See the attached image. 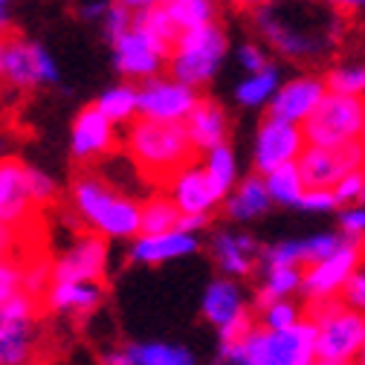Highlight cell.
<instances>
[{"label": "cell", "mask_w": 365, "mask_h": 365, "mask_svg": "<svg viewBox=\"0 0 365 365\" xmlns=\"http://www.w3.org/2000/svg\"><path fill=\"white\" fill-rule=\"evenodd\" d=\"M261 41L287 61L328 58L342 41V15L316 0H276L252 12Z\"/></svg>", "instance_id": "cell-1"}, {"label": "cell", "mask_w": 365, "mask_h": 365, "mask_svg": "<svg viewBox=\"0 0 365 365\" xmlns=\"http://www.w3.org/2000/svg\"><path fill=\"white\" fill-rule=\"evenodd\" d=\"M125 148L140 177L154 186H171L182 171L195 168L197 163V148L192 145L182 122H154L136 116L128 122Z\"/></svg>", "instance_id": "cell-2"}, {"label": "cell", "mask_w": 365, "mask_h": 365, "mask_svg": "<svg viewBox=\"0 0 365 365\" xmlns=\"http://www.w3.org/2000/svg\"><path fill=\"white\" fill-rule=\"evenodd\" d=\"M73 206L76 212L93 223L102 235L128 238L140 232V206L122 197L113 186L96 174H81L73 186Z\"/></svg>", "instance_id": "cell-3"}, {"label": "cell", "mask_w": 365, "mask_h": 365, "mask_svg": "<svg viewBox=\"0 0 365 365\" xmlns=\"http://www.w3.org/2000/svg\"><path fill=\"white\" fill-rule=\"evenodd\" d=\"M226 53H230V38L217 24H209L174 38L165 64L171 70V78L189 87H203L215 78V73L226 61Z\"/></svg>", "instance_id": "cell-4"}, {"label": "cell", "mask_w": 365, "mask_h": 365, "mask_svg": "<svg viewBox=\"0 0 365 365\" xmlns=\"http://www.w3.org/2000/svg\"><path fill=\"white\" fill-rule=\"evenodd\" d=\"M304 145L339 148L348 143H362L365 136V99L325 93L313 113L299 125Z\"/></svg>", "instance_id": "cell-5"}, {"label": "cell", "mask_w": 365, "mask_h": 365, "mask_svg": "<svg viewBox=\"0 0 365 365\" xmlns=\"http://www.w3.org/2000/svg\"><path fill=\"white\" fill-rule=\"evenodd\" d=\"M313 339H316V328L307 322H296L287 331L255 328L226 356L241 365H310Z\"/></svg>", "instance_id": "cell-6"}, {"label": "cell", "mask_w": 365, "mask_h": 365, "mask_svg": "<svg viewBox=\"0 0 365 365\" xmlns=\"http://www.w3.org/2000/svg\"><path fill=\"white\" fill-rule=\"evenodd\" d=\"M58 78V64L41 41L15 32L0 38V87L35 90L43 84H56Z\"/></svg>", "instance_id": "cell-7"}, {"label": "cell", "mask_w": 365, "mask_h": 365, "mask_svg": "<svg viewBox=\"0 0 365 365\" xmlns=\"http://www.w3.org/2000/svg\"><path fill=\"white\" fill-rule=\"evenodd\" d=\"M110 47L116 73L130 84L160 76V70L168 61V43L140 15H133V24L110 41Z\"/></svg>", "instance_id": "cell-8"}, {"label": "cell", "mask_w": 365, "mask_h": 365, "mask_svg": "<svg viewBox=\"0 0 365 365\" xmlns=\"http://www.w3.org/2000/svg\"><path fill=\"white\" fill-rule=\"evenodd\" d=\"M296 168L302 186H307L310 192H328L342 177L365 168V143H348L339 148L304 145V151L296 160Z\"/></svg>", "instance_id": "cell-9"}, {"label": "cell", "mask_w": 365, "mask_h": 365, "mask_svg": "<svg viewBox=\"0 0 365 365\" xmlns=\"http://www.w3.org/2000/svg\"><path fill=\"white\" fill-rule=\"evenodd\" d=\"M197 99L195 87L171 76H154L136 84V116L154 122H186Z\"/></svg>", "instance_id": "cell-10"}, {"label": "cell", "mask_w": 365, "mask_h": 365, "mask_svg": "<svg viewBox=\"0 0 365 365\" xmlns=\"http://www.w3.org/2000/svg\"><path fill=\"white\" fill-rule=\"evenodd\" d=\"M313 328V356H319L322 362H351L365 342V313L339 304Z\"/></svg>", "instance_id": "cell-11"}, {"label": "cell", "mask_w": 365, "mask_h": 365, "mask_svg": "<svg viewBox=\"0 0 365 365\" xmlns=\"http://www.w3.org/2000/svg\"><path fill=\"white\" fill-rule=\"evenodd\" d=\"M217 0H165V4L154 12H145L140 18H145V24L168 43L180 35H186L192 29H200V26H209V24H217Z\"/></svg>", "instance_id": "cell-12"}, {"label": "cell", "mask_w": 365, "mask_h": 365, "mask_svg": "<svg viewBox=\"0 0 365 365\" xmlns=\"http://www.w3.org/2000/svg\"><path fill=\"white\" fill-rule=\"evenodd\" d=\"M26 171L29 165H24L15 157L0 160V223H6L21 232L32 230L35 212H38L26 189Z\"/></svg>", "instance_id": "cell-13"}, {"label": "cell", "mask_w": 365, "mask_h": 365, "mask_svg": "<svg viewBox=\"0 0 365 365\" xmlns=\"http://www.w3.org/2000/svg\"><path fill=\"white\" fill-rule=\"evenodd\" d=\"M304 151V136L302 128L276 116H264L258 128V140H255V168L269 174L272 168L296 163L299 154Z\"/></svg>", "instance_id": "cell-14"}, {"label": "cell", "mask_w": 365, "mask_h": 365, "mask_svg": "<svg viewBox=\"0 0 365 365\" xmlns=\"http://www.w3.org/2000/svg\"><path fill=\"white\" fill-rule=\"evenodd\" d=\"M105 241L93 232H84L53 267L50 279L53 282H99L105 284Z\"/></svg>", "instance_id": "cell-15"}, {"label": "cell", "mask_w": 365, "mask_h": 365, "mask_svg": "<svg viewBox=\"0 0 365 365\" xmlns=\"http://www.w3.org/2000/svg\"><path fill=\"white\" fill-rule=\"evenodd\" d=\"M328 93L325 78L319 76H296L284 84H279V90L272 93L269 105H267V116H276L293 125H302L313 108L322 102V96Z\"/></svg>", "instance_id": "cell-16"}, {"label": "cell", "mask_w": 365, "mask_h": 365, "mask_svg": "<svg viewBox=\"0 0 365 365\" xmlns=\"http://www.w3.org/2000/svg\"><path fill=\"white\" fill-rule=\"evenodd\" d=\"M70 148H73V157L81 163L108 157L116 148V125L105 119L93 105L78 110L70 128Z\"/></svg>", "instance_id": "cell-17"}, {"label": "cell", "mask_w": 365, "mask_h": 365, "mask_svg": "<svg viewBox=\"0 0 365 365\" xmlns=\"http://www.w3.org/2000/svg\"><path fill=\"white\" fill-rule=\"evenodd\" d=\"M356 252H359V241H342L339 250H334L328 258L310 264L302 276L304 293L310 299H319V296H334L336 290H342L356 264Z\"/></svg>", "instance_id": "cell-18"}, {"label": "cell", "mask_w": 365, "mask_h": 365, "mask_svg": "<svg viewBox=\"0 0 365 365\" xmlns=\"http://www.w3.org/2000/svg\"><path fill=\"white\" fill-rule=\"evenodd\" d=\"M43 299H47V307L56 313H73V316L84 319L105 299V284H99V282H53V287L47 290Z\"/></svg>", "instance_id": "cell-19"}, {"label": "cell", "mask_w": 365, "mask_h": 365, "mask_svg": "<svg viewBox=\"0 0 365 365\" xmlns=\"http://www.w3.org/2000/svg\"><path fill=\"white\" fill-rule=\"evenodd\" d=\"M192 145L200 151H212L217 145H223L226 140V113L220 105H215L212 99H197V105L192 108V113L182 122Z\"/></svg>", "instance_id": "cell-20"}, {"label": "cell", "mask_w": 365, "mask_h": 365, "mask_svg": "<svg viewBox=\"0 0 365 365\" xmlns=\"http://www.w3.org/2000/svg\"><path fill=\"white\" fill-rule=\"evenodd\" d=\"M174 203L182 215H206V209L217 203V195L212 192L203 168L195 165L174 180Z\"/></svg>", "instance_id": "cell-21"}, {"label": "cell", "mask_w": 365, "mask_h": 365, "mask_svg": "<svg viewBox=\"0 0 365 365\" xmlns=\"http://www.w3.org/2000/svg\"><path fill=\"white\" fill-rule=\"evenodd\" d=\"M35 316L12 319L0 331V365H26L35 356Z\"/></svg>", "instance_id": "cell-22"}, {"label": "cell", "mask_w": 365, "mask_h": 365, "mask_svg": "<svg viewBox=\"0 0 365 365\" xmlns=\"http://www.w3.org/2000/svg\"><path fill=\"white\" fill-rule=\"evenodd\" d=\"M197 250V241L186 232H168V235H154V238H143L136 241L130 250L133 261H145V264H157L165 258H177V255H189Z\"/></svg>", "instance_id": "cell-23"}, {"label": "cell", "mask_w": 365, "mask_h": 365, "mask_svg": "<svg viewBox=\"0 0 365 365\" xmlns=\"http://www.w3.org/2000/svg\"><path fill=\"white\" fill-rule=\"evenodd\" d=\"M279 84H282L279 67L267 64L264 70L247 73V76L238 81L235 99H238V105H244V108H264V105H269V99H272V93L279 90Z\"/></svg>", "instance_id": "cell-24"}, {"label": "cell", "mask_w": 365, "mask_h": 365, "mask_svg": "<svg viewBox=\"0 0 365 365\" xmlns=\"http://www.w3.org/2000/svg\"><path fill=\"white\" fill-rule=\"evenodd\" d=\"M215 258L226 272L247 276V272H252V261H255V241L247 235H217Z\"/></svg>", "instance_id": "cell-25"}, {"label": "cell", "mask_w": 365, "mask_h": 365, "mask_svg": "<svg viewBox=\"0 0 365 365\" xmlns=\"http://www.w3.org/2000/svg\"><path fill=\"white\" fill-rule=\"evenodd\" d=\"M93 108L113 125H128L130 119H136V84L122 81L116 87H108Z\"/></svg>", "instance_id": "cell-26"}, {"label": "cell", "mask_w": 365, "mask_h": 365, "mask_svg": "<svg viewBox=\"0 0 365 365\" xmlns=\"http://www.w3.org/2000/svg\"><path fill=\"white\" fill-rule=\"evenodd\" d=\"M180 209L174 200L168 197H151L143 209H140V232L145 238H154V235H168L177 230V220H180Z\"/></svg>", "instance_id": "cell-27"}, {"label": "cell", "mask_w": 365, "mask_h": 365, "mask_svg": "<svg viewBox=\"0 0 365 365\" xmlns=\"http://www.w3.org/2000/svg\"><path fill=\"white\" fill-rule=\"evenodd\" d=\"M302 284V267L296 264H269V276H267V287L258 296V307L267 310L276 299L287 296L290 290H296Z\"/></svg>", "instance_id": "cell-28"}, {"label": "cell", "mask_w": 365, "mask_h": 365, "mask_svg": "<svg viewBox=\"0 0 365 365\" xmlns=\"http://www.w3.org/2000/svg\"><path fill=\"white\" fill-rule=\"evenodd\" d=\"M238 307H241V299H238V290L230 282H215L209 287L206 299H203V313H206L209 322H215V325L230 322Z\"/></svg>", "instance_id": "cell-29"}, {"label": "cell", "mask_w": 365, "mask_h": 365, "mask_svg": "<svg viewBox=\"0 0 365 365\" xmlns=\"http://www.w3.org/2000/svg\"><path fill=\"white\" fill-rule=\"evenodd\" d=\"M267 195H272L276 200H282L287 206H299V200L304 195V186H302V177H299L296 163L279 165V168H272L267 174Z\"/></svg>", "instance_id": "cell-30"}, {"label": "cell", "mask_w": 365, "mask_h": 365, "mask_svg": "<svg viewBox=\"0 0 365 365\" xmlns=\"http://www.w3.org/2000/svg\"><path fill=\"white\" fill-rule=\"evenodd\" d=\"M203 171H206V180H209L212 192L217 195V200L226 197V192H230L232 180H235V157H232L230 145L223 143V145L212 148L209 151V163H206Z\"/></svg>", "instance_id": "cell-31"}, {"label": "cell", "mask_w": 365, "mask_h": 365, "mask_svg": "<svg viewBox=\"0 0 365 365\" xmlns=\"http://www.w3.org/2000/svg\"><path fill=\"white\" fill-rule=\"evenodd\" d=\"M269 203V195H267V186L258 180V177H250L244 180V186L238 189V195L230 200V215L238 217V220H250L255 215H261Z\"/></svg>", "instance_id": "cell-32"}, {"label": "cell", "mask_w": 365, "mask_h": 365, "mask_svg": "<svg viewBox=\"0 0 365 365\" xmlns=\"http://www.w3.org/2000/svg\"><path fill=\"white\" fill-rule=\"evenodd\" d=\"M328 93L365 99V64H336L325 78Z\"/></svg>", "instance_id": "cell-33"}, {"label": "cell", "mask_w": 365, "mask_h": 365, "mask_svg": "<svg viewBox=\"0 0 365 365\" xmlns=\"http://www.w3.org/2000/svg\"><path fill=\"white\" fill-rule=\"evenodd\" d=\"M133 365H195L192 354L171 345H133L128 351Z\"/></svg>", "instance_id": "cell-34"}, {"label": "cell", "mask_w": 365, "mask_h": 365, "mask_svg": "<svg viewBox=\"0 0 365 365\" xmlns=\"http://www.w3.org/2000/svg\"><path fill=\"white\" fill-rule=\"evenodd\" d=\"M342 302L348 307H359L365 313V238H359V252H356V264L351 269V276L342 287Z\"/></svg>", "instance_id": "cell-35"}, {"label": "cell", "mask_w": 365, "mask_h": 365, "mask_svg": "<svg viewBox=\"0 0 365 365\" xmlns=\"http://www.w3.org/2000/svg\"><path fill=\"white\" fill-rule=\"evenodd\" d=\"M220 328H223V354H230V351H235V348L255 331V319H252L250 307L241 304V307L235 310V316L230 319V322H223Z\"/></svg>", "instance_id": "cell-36"}, {"label": "cell", "mask_w": 365, "mask_h": 365, "mask_svg": "<svg viewBox=\"0 0 365 365\" xmlns=\"http://www.w3.org/2000/svg\"><path fill=\"white\" fill-rule=\"evenodd\" d=\"M24 264L26 261H18V258H0V304L21 293Z\"/></svg>", "instance_id": "cell-37"}, {"label": "cell", "mask_w": 365, "mask_h": 365, "mask_svg": "<svg viewBox=\"0 0 365 365\" xmlns=\"http://www.w3.org/2000/svg\"><path fill=\"white\" fill-rule=\"evenodd\" d=\"M26 189H29V197H32V203L38 209L56 200V182L47 174H41L38 168H29L26 171Z\"/></svg>", "instance_id": "cell-38"}, {"label": "cell", "mask_w": 365, "mask_h": 365, "mask_svg": "<svg viewBox=\"0 0 365 365\" xmlns=\"http://www.w3.org/2000/svg\"><path fill=\"white\" fill-rule=\"evenodd\" d=\"M299 322V316H296V307L284 304V302H272L267 310H264V319H261V328L267 331H287Z\"/></svg>", "instance_id": "cell-39"}, {"label": "cell", "mask_w": 365, "mask_h": 365, "mask_svg": "<svg viewBox=\"0 0 365 365\" xmlns=\"http://www.w3.org/2000/svg\"><path fill=\"white\" fill-rule=\"evenodd\" d=\"M99 24H102L105 38H108V41H113L116 35H122V32L133 24V15H130L128 9H122L119 4H110V6H108V12H105V18H102Z\"/></svg>", "instance_id": "cell-40"}, {"label": "cell", "mask_w": 365, "mask_h": 365, "mask_svg": "<svg viewBox=\"0 0 365 365\" xmlns=\"http://www.w3.org/2000/svg\"><path fill=\"white\" fill-rule=\"evenodd\" d=\"M238 64H241L244 73H258V70H264L269 64V58H267V50L261 47V43L247 41V43L238 47Z\"/></svg>", "instance_id": "cell-41"}, {"label": "cell", "mask_w": 365, "mask_h": 365, "mask_svg": "<svg viewBox=\"0 0 365 365\" xmlns=\"http://www.w3.org/2000/svg\"><path fill=\"white\" fill-rule=\"evenodd\" d=\"M362 186H365V171H354V174H348V177H342L339 182H336V189L331 192L334 195V200L339 203V200H359V195H362Z\"/></svg>", "instance_id": "cell-42"}, {"label": "cell", "mask_w": 365, "mask_h": 365, "mask_svg": "<svg viewBox=\"0 0 365 365\" xmlns=\"http://www.w3.org/2000/svg\"><path fill=\"white\" fill-rule=\"evenodd\" d=\"M21 241H24V232L21 230H12V226L0 223V258H15V250H18Z\"/></svg>", "instance_id": "cell-43"}, {"label": "cell", "mask_w": 365, "mask_h": 365, "mask_svg": "<svg viewBox=\"0 0 365 365\" xmlns=\"http://www.w3.org/2000/svg\"><path fill=\"white\" fill-rule=\"evenodd\" d=\"M339 15H365V0H316Z\"/></svg>", "instance_id": "cell-44"}, {"label": "cell", "mask_w": 365, "mask_h": 365, "mask_svg": "<svg viewBox=\"0 0 365 365\" xmlns=\"http://www.w3.org/2000/svg\"><path fill=\"white\" fill-rule=\"evenodd\" d=\"M108 6H110V0H84V4L78 6V15L84 18V21H102L105 18V12H108Z\"/></svg>", "instance_id": "cell-45"}, {"label": "cell", "mask_w": 365, "mask_h": 365, "mask_svg": "<svg viewBox=\"0 0 365 365\" xmlns=\"http://www.w3.org/2000/svg\"><path fill=\"white\" fill-rule=\"evenodd\" d=\"M334 203L336 200L331 192H304L299 200V206H304V209H331Z\"/></svg>", "instance_id": "cell-46"}, {"label": "cell", "mask_w": 365, "mask_h": 365, "mask_svg": "<svg viewBox=\"0 0 365 365\" xmlns=\"http://www.w3.org/2000/svg\"><path fill=\"white\" fill-rule=\"evenodd\" d=\"M116 4H119L122 9H128L130 15H145V12L160 9L165 0H116Z\"/></svg>", "instance_id": "cell-47"}, {"label": "cell", "mask_w": 365, "mask_h": 365, "mask_svg": "<svg viewBox=\"0 0 365 365\" xmlns=\"http://www.w3.org/2000/svg\"><path fill=\"white\" fill-rule=\"evenodd\" d=\"M342 226H345L348 232L365 230V212H348V215H342Z\"/></svg>", "instance_id": "cell-48"}, {"label": "cell", "mask_w": 365, "mask_h": 365, "mask_svg": "<svg viewBox=\"0 0 365 365\" xmlns=\"http://www.w3.org/2000/svg\"><path fill=\"white\" fill-rule=\"evenodd\" d=\"M230 4L238 6V9H244V12H258V9L269 6V4H276V0H230Z\"/></svg>", "instance_id": "cell-49"}, {"label": "cell", "mask_w": 365, "mask_h": 365, "mask_svg": "<svg viewBox=\"0 0 365 365\" xmlns=\"http://www.w3.org/2000/svg\"><path fill=\"white\" fill-rule=\"evenodd\" d=\"M102 365H133V359L128 356V351H116V354H108Z\"/></svg>", "instance_id": "cell-50"}, {"label": "cell", "mask_w": 365, "mask_h": 365, "mask_svg": "<svg viewBox=\"0 0 365 365\" xmlns=\"http://www.w3.org/2000/svg\"><path fill=\"white\" fill-rule=\"evenodd\" d=\"M12 32V18H9V9H0V38Z\"/></svg>", "instance_id": "cell-51"}, {"label": "cell", "mask_w": 365, "mask_h": 365, "mask_svg": "<svg viewBox=\"0 0 365 365\" xmlns=\"http://www.w3.org/2000/svg\"><path fill=\"white\" fill-rule=\"evenodd\" d=\"M356 365H365V342H362V348L356 351Z\"/></svg>", "instance_id": "cell-52"}, {"label": "cell", "mask_w": 365, "mask_h": 365, "mask_svg": "<svg viewBox=\"0 0 365 365\" xmlns=\"http://www.w3.org/2000/svg\"><path fill=\"white\" fill-rule=\"evenodd\" d=\"M316 365H351V362H322V359H319Z\"/></svg>", "instance_id": "cell-53"}, {"label": "cell", "mask_w": 365, "mask_h": 365, "mask_svg": "<svg viewBox=\"0 0 365 365\" xmlns=\"http://www.w3.org/2000/svg\"><path fill=\"white\" fill-rule=\"evenodd\" d=\"M9 4H12V0H0V9H9Z\"/></svg>", "instance_id": "cell-54"}, {"label": "cell", "mask_w": 365, "mask_h": 365, "mask_svg": "<svg viewBox=\"0 0 365 365\" xmlns=\"http://www.w3.org/2000/svg\"><path fill=\"white\" fill-rule=\"evenodd\" d=\"M359 200H362V203H365V186H362V195H359Z\"/></svg>", "instance_id": "cell-55"}, {"label": "cell", "mask_w": 365, "mask_h": 365, "mask_svg": "<svg viewBox=\"0 0 365 365\" xmlns=\"http://www.w3.org/2000/svg\"><path fill=\"white\" fill-rule=\"evenodd\" d=\"M26 365H38V362H26Z\"/></svg>", "instance_id": "cell-56"}, {"label": "cell", "mask_w": 365, "mask_h": 365, "mask_svg": "<svg viewBox=\"0 0 365 365\" xmlns=\"http://www.w3.org/2000/svg\"><path fill=\"white\" fill-rule=\"evenodd\" d=\"M362 143H365V136H362Z\"/></svg>", "instance_id": "cell-57"}]
</instances>
